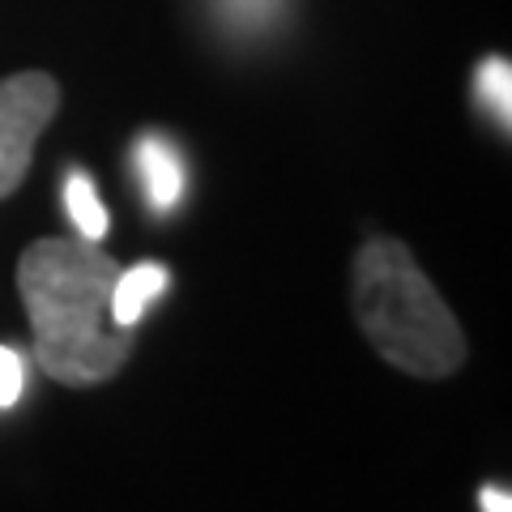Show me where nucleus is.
Returning a JSON list of instances; mask_svg holds the SVG:
<instances>
[{
    "label": "nucleus",
    "instance_id": "f257e3e1",
    "mask_svg": "<svg viewBox=\"0 0 512 512\" xmlns=\"http://www.w3.org/2000/svg\"><path fill=\"white\" fill-rule=\"evenodd\" d=\"M120 265L90 239H35L18 261L35 359L64 389H94L124 372L137 329H107L111 286Z\"/></svg>",
    "mask_w": 512,
    "mask_h": 512
},
{
    "label": "nucleus",
    "instance_id": "f03ea898",
    "mask_svg": "<svg viewBox=\"0 0 512 512\" xmlns=\"http://www.w3.org/2000/svg\"><path fill=\"white\" fill-rule=\"evenodd\" d=\"M350 312L376 355L414 380H448L470 346L461 320L440 299L402 239L376 235L350 265Z\"/></svg>",
    "mask_w": 512,
    "mask_h": 512
},
{
    "label": "nucleus",
    "instance_id": "7ed1b4c3",
    "mask_svg": "<svg viewBox=\"0 0 512 512\" xmlns=\"http://www.w3.org/2000/svg\"><path fill=\"white\" fill-rule=\"evenodd\" d=\"M60 86L47 73H13L0 82V201L26 180L35 141L56 120Z\"/></svg>",
    "mask_w": 512,
    "mask_h": 512
},
{
    "label": "nucleus",
    "instance_id": "20e7f679",
    "mask_svg": "<svg viewBox=\"0 0 512 512\" xmlns=\"http://www.w3.org/2000/svg\"><path fill=\"white\" fill-rule=\"evenodd\" d=\"M137 175L146 188V201L154 210H175L184 197V163L163 137H141L137 141Z\"/></svg>",
    "mask_w": 512,
    "mask_h": 512
},
{
    "label": "nucleus",
    "instance_id": "39448f33",
    "mask_svg": "<svg viewBox=\"0 0 512 512\" xmlns=\"http://www.w3.org/2000/svg\"><path fill=\"white\" fill-rule=\"evenodd\" d=\"M163 291H167V269L154 265V261L133 265L128 274H120L116 286H111V303H107L111 320H116V329H137L141 312H146Z\"/></svg>",
    "mask_w": 512,
    "mask_h": 512
},
{
    "label": "nucleus",
    "instance_id": "423d86ee",
    "mask_svg": "<svg viewBox=\"0 0 512 512\" xmlns=\"http://www.w3.org/2000/svg\"><path fill=\"white\" fill-rule=\"evenodd\" d=\"M64 205H69V218L82 239L90 244H99L107 235V210L99 201V192H94V180L86 171H69V184H64Z\"/></svg>",
    "mask_w": 512,
    "mask_h": 512
},
{
    "label": "nucleus",
    "instance_id": "0eeeda50",
    "mask_svg": "<svg viewBox=\"0 0 512 512\" xmlns=\"http://www.w3.org/2000/svg\"><path fill=\"white\" fill-rule=\"evenodd\" d=\"M478 94H483V103L508 128V120H512V69H508L504 56L483 60V69H478Z\"/></svg>",
    "mask_w": 512,
    "mask_h": 512
},
{
    "label": "nucleus",
    "instance_id": "6e6552de",
    "mask_svg": "<svg viewBox=\"0 0 512 512\" xmlns=\"http://www.w3.org/2000/svg\"><path fill=\"white\" fill-rule=\"evenodd\" d=\"M22 355L18 350H9V346H0V410H9V406H18V397H22Z\"/></svg>",
    "mask_w": 512,
    "mask_h": 512
},
{
    "label": "nucleus",
    "instance_id": "1a4fd4ad",
    "mask_svg": "<svg viewBox=\"0 0 512 512\" xmlns=\"http://www.w3.org/2000/svg\"><path fill=\"white\" fill-rule=\"evenodd\" d=\"M222 5H227V13L239 22H261L282 5V0H222Z\"/></svg>",
    "mask_w": 512,
    "mask_h": 512
},
{
    "label": "nucleus",
    "instance_id": "9d476101",
    "mask_svg": "<svg viewBox=\"0 0 512 512\" xmlns=\"http://www.w3.org/2000/svg\"><path fill=\"white\" fill-rule=\"evenodd\" d=\"M483 512H512V500L504 487H487L483 491Z\"/></svg>",
    "mask_w": 512,
    "mask_h": 512
}]
</instances>
